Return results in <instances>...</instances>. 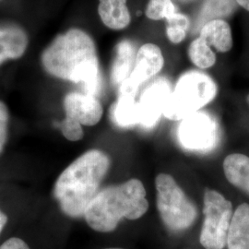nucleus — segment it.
<instances>
[{
	"instance_id": "obj_1",
	"label": "nucleus",
	"mask_w": 249,
	"mask_h": 249,
	"mask_svg": "<svg viewBox=\"0 0 249 249\" xmlns=\"http://www.w3.org/2000/svg\"><path fill=\"white\" fill-rule=\"evenodd\" d=\"M45 71L55 78L81 84L85 93L97 96L103 88L96 46L80 29L57 36L42 54Z\"/></svg>"
},
{
	"instance_id": "obj_2",
	"label": "nucleus",
	"mask_w": 249,
	"mask_h": 249,
	"mask_svg": "<svg viewBox=\"0 0 249 249\" xmlns=\"http://www.w3.org/2000/svg\"><path fill=\"white\" fill-rule=\"evenodd\" d=\"M110 159L98 150L82 154L57 178L53 196L63 213L71 217H84L110 168Z\"/></svg>"
},
{
	"instance_id": "obj_3",
	"label": "nucleus",
	"mask_w": 249,
	"mask_h": 249,
	"mask_svg": "<svg viewBox=\"0 0 249 249\" xmlns=\"http://www.w3.org/2000/svg\"><path fill=\"white\" fill-rule=\"evenodd\" d=\"M148 209L145 187L142 181L132 178L100 190L88 206L84 218L94 231L110 232L116 230L123 218L140 219Z\"/></svg>"
},
{
	"instance_id": "obj_4",
	"label": "nucleus",
	"mask_w": 249,
	"mask_h": 249,
	"mask_svg": "<svg viewBox=\"0 0 249 249\" xmlns=\"http://www.w3.org/2000/svg\"><path fill=\"white\" fill-rule=\"evenodd\" d=\"M217 94V85L204 72L189 71L182 74L170 94L163 111L167 119L183 120L210 104Z\"/></svg>"
},
{
	"instance_id": "obj_5",
	"label": "nucleus",
	"mask_w": 249,
	"mask_h": 249,
	"mask_svg": "<svg viewBox=\"0 0 249 249\" xmlns=\"http://www.w3.org/2000/svg\"><path fill=\"white\" fill-rule=\"evenodd\" d=\"M157 208L164 226L172 232H180L190 228L197 217V210L178 186L175 178L167 174H159L155 179Z\"/></svg>"
},
{
	"instance_id": "obj_6",
	"label": "nucleus",
	"mask_w": 249,
	"mask_h": 249,
	"mask_svg": "<svg viewBox=\"0 0 249 249\" xmlns=\"http://www.w3.org/2000/svg\"><path fill=\"white\" fill-rule=\"evenodd\" d=\"M204 221L199 242L206 249H223L233 215L232 205L216 190L206 189L203 206Z\"/></svg>"
},
{
	"instance_id": "obj_7",
	"label": "nucleus",
	"mask_w": 249,
	"mask_h": 249,
	"mask_svg": "<svg viewBox=\"0 0 249 249\" xmlns=\"http://www.w3.org/2000/svg\"><path fill=\"white\" fill-rule=\"evenodd\" d=\"M180 145L187 151L207 153L213 151L221 140L217 120L206 111H197L181 120L178 128Z\"/></svg>"
},
{
	"instance_id": "obj_8",
	"label": "nucleus",
	"mask_w": 249,
	"mask_h": 249,
	"mask_svg": "<svg viewBox=\"0 0 249 249\" xmlns=\"http://www.w3.org/2000/svg\"><path fill=\"white\" fill-rule=\"evenodd\" d=\"M164 58L160 47L154 44H145L137 51L133 71L118 87V94L136 96L141 85L152 79L162 70Z\"/></svg>"
},
{
	"instance_id": "obj_9",
	"label": "nucleus",
	"mask_w": 249,
	"mask_h": 249,
	"mask_svg": "<svg viewBox=\"0 0 249 249\" xmlns=\"http://www.w3.org/2000/svg\"><path fill=\"white\" fill-rule=\"evenodd\" d=\"M171 92V83L164 77L157 78L149 83L138 101L141 116L140 126L144 129H151L157 125L163 115Z\"/></svg>"
},
{
	"instance_id": "obj_10",
	"label": "nucleus",
	"mask_w": 249,
	"mask_h": 249,
	"mask_svg": "<svg viewBox=\"0 0 249 249\" xmlns=\"http://www.w3.org/2000/svg\"><path fill=\"white\" fill-rule=\"evenodd\" d=\"M66 116L83 125H94L103 116V107L96 96L73 91L64 99Z\"/></svg>"
},
{
	"instance_id": "obj_11",
	"label": "nucleus",
	"mask_w": 249,
	"mask_h": 249,
	"mask_svg": "<svg viewBox=\"0 0 249 249\" xmlns=\"http://www.w3.org/2000/svg\"><path fill=\"white\" fill-rule=\"evenodd\" d=\"M136 48L130 40H123L115 49V56L111 66L110 77L114 86L119 87L133 71L136 60Z\"/></svg>"
},
{
	"instance_id": "obj_12",
	"label": "nucleus",
	"mask_w": 249,
	"mask_h": 249,
	"mask_svg": "<svg viewBox=\"0 0 249 249\" xmlns=\"http://www.w3.org/2000/svg\"><path fill=\"white\" fill-rule=\"evenodd\" d=\"M127 0H99L98 14L103 23L109 29L124 30L131 22Z\"/></svg>"
},
{
	"instance_id": "obj_13",
	"label": "nucleus",
	"mask_w": 249,
	"mask_h": 249,
	"mask_svg": "<svg viewBox=\"0 0 249 249\" xmlns=\"http://www.w3.org/2000/svg\"><path fill=\"white\" fill-rule=\"evenodd\" d=\"M28 37L18 27L0 28V65L9 59H17L26 51Z\"/></svg>"
},
{
	"instance_id": "obj_14",
	"label": "nucleus",
	"mask_w": 249,
	"mask_h": 249,
	"mask_svg": "<svg viewBox=\"0 0 249 249\" xmlns=\"http://www.w3.org/2000/svg\"><path fill=\"white\" fill-rule=\"evenodd\" d=\"M111 120L121 128H131L140 124V107L136 96L118 94L116 103L110 110Z\"/></svg>"
},
{
	"instance_id": "obj_15",
	"label": "nucleus",
	"mask_w": 249,
	"mask_h": 249,
	"mask_svg": "<svg viewBox=\"0 0 249 249\" xmlns=\"http://www.w3.org/2000/svg\"><path fill=\"white\" fill-rule=\"evenodd\" d=\"M228 249H249V204L243 203L233 212L227 238Z\"/></svg>"
},
{
	"instance_id": "obj_16",
	"label": "nucleus",
	"mask_w": 249,
	"mask_h": 249,
	"mask_svg": "<svg viewBox=\"0 0 249 249\" xmlns=\"http://www.w3.org/2000/svg\"><path fill=\"white\" fill-rule=\"evenodd\" d=\"M199 36L221 53H226L232 47L231 27L224 19H213L205 23L199 30Z\"/></svg>"
},
{
	"instance_id": "obj_17",
	"label": "nucleus",
	"mask_w": 249,
	"mask_h": 249,
	"mask_svg": "<svg viewBox=\"0 0 249 249\" xmlns=\"http://www.w3.org/2000/svg\"><path fill=\"white\" fill-rule=\"evenodd\" d=\"M224 175L232 186L249 194V157L232 153L223 160Z\"/></svg>"
},
{
	"instance_id": "obj_18",
	"label": "nucleus",
	"mask_w": 249,
	"mask_h": 249,
	"mask_svg": "<svg viewBox=\"0 0 249 249\" xmlns=\"http://www.w3.org/2000/svg\"><path fill=\"white\" fill-rule=\"evenodd\" d=\"M236 4L235 0H204L196 19L195 31L211 20L229 17L236 8Z\"/></svg>"
},
{
	"instance_id": "obj_19",
	"label": "nucleus",
	"mask_w": 249,
	"mask_h": 249,
	"mask_svg": "<svg viewBox=\"0 0 249 249\" xmlns=\"http://www.w3.org/2000/svg\"><path fill=\"white\" fill-rule=\"evenodd\" d=\"M187 54L190 61L201 70L210 69L216 63V54L200 36L192 41L188 47Z\"/></svg>"
},
{
	"instance_id": "obj_20",
	"label": "nucleus",
	"mask_w": 249,
	"mask_h": 249,
	"mask_svg": "<svg viewBox=\"0 0 249 249\" xmlns=\"http://www.w3.org/2000/svg\"><path fill=\"white\" fill-rule=\"evenodd\" d=\"M166 21V36L170 42L174 45L182 43L189 28V18L183 13L177 12L174 16L165 20Z\"/></svg>"
},
{
	"instance_id": "obj_21",
	"label": "nucleus",
	"mask_w": 249,
	"mask_h": 249,
	"mask_svg": "<svg viewBox=\"0 0 249 249\" xmlns=\"http://www.w3.org/2000/svg\"><path fill=\"white\" fill-rule=\"evenodd\" d=\"M177 12L173 0H150L145 9L146 17L152 20H166Z\"/></svg>"
},
{
	"instance_id": "obj_22",
	"label": "nucleus",
	"mask_w": 249,
	"mask_h": 249,
	"mask_svg": "<svg viewBox=\"0 0 249 249\" xmlns=\"http://www.w3.org/2000/svg\"><path fill=\"white\" fill-rule=\"evenodd\" d=\"M81 125L82 124L79 122L67 116L59 124L63 136L71 142H78L83 138V129Z\"/></svg>"
},
{
	"instance_id": "obj_23",
	"label": "nucleus",
	"mask_w": 249,
	"mask_h": 249,
	"mask_svg": "<svg viewBox=\"0 0 249 249\" xmlns=\"http://www.w3.org/2000/svg\"><path fill=\"white\" fill-rule=\"evenodd\" d=\"M9 112L3 102L0 101V153L3 151L8 137Z\"/></svg>"
},
{
	"instance_id": "obj_24",
	"label": "nucleus",
	"mask_w": 249,
	"mask_h": 249,
	"mask_svg": "<svg viewBox=\"0 0 249 249\" xmlns=\"http://www.w3.org/2000/svg\"><path fill=\"white\" fill-rule=\"evenodd\" d=\"M0 249H31L26 243L18 237H12L9 240L4 242L1 246Z\"/></svg>"
},
{
	"instance_id": "obj_25",
	"label": "nucleus",
	"mask_w": 249,
	"mask_h": 249,
	"mask_svg": "<svg viewBox=\"0 0 249 249\" xmlns=\"http://www.w3.org/2000/svg\"><path fill=\"white\" fill-rule=\"evenodd\" d=\"M7 222H8V217H7V215L5 213H3L0 211V234H1V232L3 231L5 225L7 224Z\"/></svg>"
},
{
	"instance_id": "obj_26",
	"label": "nucleus",
	"mask_w": 249,
	"mask_h": 249,
	"mask_svg": "<svg viewBox=\"0 0 249 249\" xmlns=\"http://www.w3.org/2000/svg\"><path fill=\"white\" fill-rule=\"evenodd\" d=\"M235 1L240 7L249 11V0H235Z\"/></svg>"
},
{
	"instance_id": "obj_27",
	"label": "nucleus",
	"mask_w": 249,
	"mask_h": 249,
	"mask_svg": "<svg viewBox=\"0 0 249 249\" xmlns=\"http://www.w3.org/2000/svg\"><path fill=\"white\" fill-rule=\"evenodd\" d=\"M175 1L179 2V3H182V4H188V3H191V2H193L195 0H175Z\"/></svg>"
},
{
	"instance_id": "obj_28",
	"label": "nucleus",
	"mask_w": 249,
	"mask_h": 249,
	"mask_svg": "<svg viewBox=\"0 0 249 249\" xmlns=\"http://www.w3.org/2000/svg\"><path fill=\"white\" fill-rule=\"evenodd\" d=\"M248 102H249V95H248Z\"/></svg>"
},
{
	"instance_id": "obj_29",
	"label": "nucleus",
	"mask_w": 249,
	"mask_h": 249,
	"mask_svg": "<svg viewBox=\"0 0 249 249\" xmlns=\"http://www.w3.org/2000/svg\"><path fill=\"white\" fill-rule=\"evenodd\" d=\"M114 249V248H113V249Z\"/></svg>"
}]
</instances>
